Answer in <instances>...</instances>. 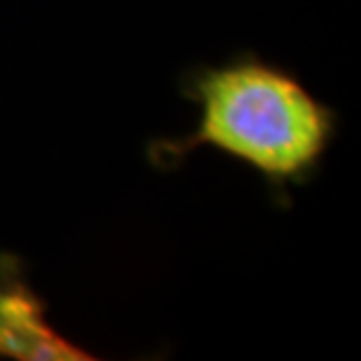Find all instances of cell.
<instances>
[{
  "label": "cell",
  "mask_w": 361,
  "mask_h": 361,
  "mask_svg": "<svg viewBox=\"0 0 361 361\" xmlns=\"http://www.w3.org/2000/svg\"><path fill=\"white\" fill-rule=\"evenodd\" d=\"M0 355L19 361L90 359L49 326L40 300L17 277H0Z\"/></svg>",
  "instance_id": "obj_2"
},
{
  "label": "cell",
  "mask_w": 361,
  "mask_h": 361,
  "mask_svg": "<svg viewBox=\"0 0 361 361\" xmlns=\"http://www.w3.org/2000/svg\"><path fill=\"white\" fill-rule=\"evenodd\" d=\"M200 125L176 150L212 146L272 180L300 176L319 160L331 113L298 80L263 63L209 71L197 80Z\"/></svg>",
  "instance_id": "obj_1"
}]
</instances>
